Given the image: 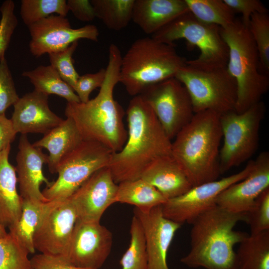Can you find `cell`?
Segmentation results:
<instances>
[{
	"instance_id": "obj_18",
	"label": "cell",
	"mask_w": 269,
	"mask_h": 269,
	"mask_svg": "<svg viewBox=\"0 0 269 269\" xmlns=\"http://www.w3.org/2000/svg\"><path fill=\"white\" fill-rule=\"evenodd\" d=\"M269 188V153L262 152L254 160L252 169L243 179L224 190L216 205L234 213L248 211L257 197Z\"/></svg>"
},
{
	"instance_id": "obj_36",
	"label": "cell",
	"mask_w": 269,
	"mask_h": 269,
	"mask_svg": "<svg viewBox=\"0 0 269 269\" xmlns=\"http://www.w3.org/2000/svg\"><path fill=\"white\" fill-rule=\"evenodd\" d=\"M245 222L250 226V235L269 230V188L257 197L246 212Z\"/></svg>"
},
{
	"instance_id": "obj_42",
	"label": "cell",
	"mask_w": 269,
	"mask_h": 269,
	"mask_svg": "<svg viewBox=\"0 0 269 269\" xmlns=\"http://www.w3.org/2000/svg\"><path fill=\"white\" fill-rule=\"evenodd\" d=\"M67 4L69 9L78 19L88 22L95 18L93 7L88 0H68Z\"/></svg>"
},
{
	"instance_id": "obj_9",
	"label": "cell",
	"mask_w": 269,
	"mask_h": 269,
	"mask_svg": "<svg viewBox=\"0 0 269 269\" xmlns=\"http://www.w3.org/2000/svg\"><path fill=\"white\" fill-rule=\"evenodd\" d=\"M265 112L261 101L242 113L232 111L220 115L223 138L219 157L221 174L247 161L256 152Z\"/></svg>"
},
{
	"instance_id": "obj_22",
	"label": "cell",
	"mask_w": 269,
	"mask_h": 269,
	"mask_svg": "<svg viewBox=\"0 0 269 269\" xmlns=\"http://www.w3.org/2000/svg\"><path fill=\"white\" fill-rule=\"evenodd\" d=\"M188 11L185 0H134L132 20L144 33L152 35Z\"/></svg>"
},
{
	"instance_id": "obj_44",
	"label": "cell",
	"mask_w": 269,
	"mask_h": 269,
	"mask_svg": "<svg viewBox=\"0 0 269 269\" xmlns=\"http://www.w3.org/2000/svg\"><path fill=\"white\" fill-rule=\"evenodd\" d=\"M7 232L6 231L5 228L0 223V237H3L6 235Z\"/></svg>"
},
{
	"instance_id": "obj_23",
	"label": "cell",
	"mask_w": 269,
	"mask_h": 269,
	"mask_svg": "<svg viewBox=\"0 0 269 269\" xmlns=\"http://www.w3.org/2000/svg\"><path fill=\"white\" fill-rule=\"evenodd\" d=\"M83 140L74 121L71 118H67L32 144L36 147L47 149L49 170L54 174L56 173L57 167L62 159Z\"/></svg>"
},
{
	"instance_id": "obj_24",
	"label": "cell",
	"mask_w": 269,
	"mask_h": 269,
	"mask_svg": "<svg viewBox=\"0 0 269 269\" xmlns=\"http://www.w3.org/2000/svg\"><path fill=\"white\" fill-rule=\"evenodd\" d=\"M10 145L0 152V223L8 228L19 219L22 198L17 193L15 168L9 162Z\"/></svg>"
},
{
	"instance_id": "obj_14",
	"label": "cell",
	"mask_w": 269,
	"mask_h": 269,
	"mask_svg": "<svg viewBox=\"0 0 269 269\" xmlns=\"http://www.w3.org/2000/svg\"><path fill=\"white\" fill-rule=\"evenodd\" d=\"M27 27L30 51L36 57L62 50L80 39L98 41L99 35L95 25L72 28L68 19L59 15H51Z\"/></svg>"
},
{
	"instance_id": "obj_27",
	"label": "cell",
	"mask_w": 269,
	"mask_h": 269,
	"mask_svg": "<svg viewBox=\"0 0 269 269\" xmlns=\"http://www.w3.org/2000/svg\"><path fill=\"white\" fill-rule=\"evenodd\" d=\"M239 244L236 269H269V230L249 235Z\"/></svg>"
},
{
	"instance_id": "obj_40",
	"label": "cell",
	"mask_w": 269,
	"mask_h": 269,
	"mask_svg": "<svg viewBox=\"0 0 269 269\" xmlns=\"http://www.w3.org/2000/svg\"><path fill=\"white\" fill-rule=\"evenodd\" d=\"M234 11L242 14L241 21L248 27L250 18L255 13H268V10L259 0H224Z\"/></svg>"
},
{
	"instance_id": "obj_34",
	"label": "cell",
	"mask_w": 269,
	"mask_h": 269,
	"mask_svg": "<svg viewBox=\"0 0 269 269\" xmlns=\"http://www.w3.org/2000/svg\"><path fill=\"white\" fill-rule=\"evenodd\" d=\"M29 254L8 232L0 237V269H33Z\"/></svg>"
},
{
	"instance_id": "obj_26",
	"label": "cell",
	"mask_w": 269,
	"mask_h": 269,
	"mask_svg": "<svg viewBox=\"0 0 269 269\" xmlns=\"http://www.w3.org/2000/svg\"><path fill=\"white\" fill-rule=\"evenodd\" d=\"M167 200L154 187L141 178L119 183L116 197V203L134 205L142 211L162 205Z\"/></svg>"
},
{
	"instance_id": "obj_41",
	"label": "cell",
	"mask_w": 269,
	"mask_h": 269,
	"mask_svg": "<svg viewBox=\"0 0 269 269\" xmlns=\"http://www.w3.org/2000/svg\"><path fill=\"white\" fill-rule=\"evenodd\" d=\"M30 261L33 269H89L75 267L62 258L42 254L34 255Z\"/></svg>"
},
{
	"instance_id": "obj_19",
	"label": "cell",
	"mask_w": 269,
	"mask_h": 269,
	"mask_svg": "<svg viewBox=\"0 0 269 269\" xmlns=\"http://www.w3.org/2000/svg\"><path fill=\"white\" fill-rule=\"evenodd\" d=\"M17 182L20 196L22 199L42 202L50 201L46 199L40 186L44 183L46 187L51 182L44 175L43 165L47 163L48 155L41 148L34 146L26 134H21L18 143V151L16 157Z\"/></svg>"
},
{
	"instance_id": "obj_25",
	"label": "cell",
	"mask_w": 269,
	"mask_h": 269,
	"mask_svg": "<svg viewBox=\"0 0 269 269\" xmlns=\"http://www.w3.org/2000/svg\"><path fill=\"white\" fill-rule=\"evenodd\" d=\"M51 201L42 202L22 199V211L18 220L9 226L8 233L13 236L29 254H33L35 249L33 237Z\"/></svg>"
},
{
	"instance_id": "obj_7",
	"label": "cell",
	"mask_w": 269,
	"mask_h": 269,
	"mask_svg": "<svg viewBox=\"0 0 269 269\" xmlns=\"http://www.w3.org/2000/svg\"><path fill=\"white\" fill-rule=\"evenodd\" d=\"M151 37L168 44L184 39L197 47L200 51L199 56L186 61L190 66L205 69L227 66L229 49L221 34V27L201 21L190 11L177 17Z\"/></svg>"
},
{
	"instance_id": "obj_15",
	"label": "cell",
	"mask_w": 269,
	"mask_h": 269,
	"mask_svg": "<svg viewBox=\"0 0 269 269\" xmlns=\"http://www.w3.org/2000/svg\"><path fill=\"white\" fill-rule=\"evenodd\" d=\"M111 232L100 222L77 220L70 246L67 261L81 268L99 269L112 249Z\"/></svg>"
},
{
	"instance_id": "obj_6",
	"label": "cell",
	"mask_w": 269,
	"mask_h": 269,
	"mask_svg": "<svg viewBox=\"0 0 269 269\" xmlns=\"http://www.w3.org/2000/svg\"><path fill=\"white\" fill-rule=\"evenodd\" d=\"M221 34L229 49L226 67L237 85L235 111L242 113L261 101L269 90V78L260 71L255 43L241 20L236 19L232 24L221 28Z\"/></svg>"
},
{
	"instance_id": "obj_32",
	"label": "cell",
	"mask_w": 269,
	"mask_h": 269,
	"mask_svg": "<svg viewBox=\"0 0 269 269\" xmlns=\"http://www.w3.org/2000/svg\"><path fill=\"white\" fill-rule=\"evenodd\" d=\"M69 11L65 0H22L20 14L28 26L54 13L66 17Z\"/></svg>"
},
{
	"instance_id": "obj_43",
	"label": "cell",
	"mask_w": 269,
	"mask_h": 269,
	"mask_svg": "<svg viewBox=\"0 0 269 269\" xmlns=\"http://www.w3.org/2000/svg\"><path fill=\"white\" fill-rule=\"evenodd\" d=\"M17 133L11 119L0 115V152L14 140Z\"/></svg>"
},
{
	"instance_id": "obj_21",
	"label": "cell",
	"mask_w": 269,
	"mask_h": 269,
	"mask_svg": "<svg viewBox=\"0 0 269 269\" xmlns=\"http://www.w3.org/2000/svg\"><path fill=\"white\" fill-rule=\"evenodd\" d=\"M140 178L154 187L167 200L184 194L192 187L172 155L154 160L143 171Z\"/></svg>"
},
{
	"instance_id": "obj_12",
	"label": "cell",
	"mask_w": 269,
	"mask_h": 269,
	"mask_svg": "<svg viewBox=\"0 0 269 269\" xmlns=\"http://www.w3.org/2000/svg\"><path fill=\"white\" fill-rule=\"evenodd\" d=\"M253 165L254 160H250L237 173L193 186L184 194L168 199L161 206L163 216L181 225L191 224L198 216L216 205L217 198L224 190L245 178Z\"/></svg>"
},
{
	"instance_id": "obj_4",
	"label": "cell",
	"mask_w": 269,
	"mask_h": 269,
	"mask_svg": "<svg viewBox=\"0 0 269 269\" xmlns=\"http://www.w3.org/2000/svg\"><path fill=\"white\" fill-rule=\"evenodd\" d=\"M220 115L206 110L195 113L171 143L172 155L192 187L216 180L220 176Z\"/></svg>"
},
{
	"instance_id": "obj_31",
	"label": "cell",
	"mask_w": 269,
	"mask_h": 269,
	"mask_svg": "<svg viewBox=\"0 0 269 269\" xmlns=\"http://www.w3.org/2000/svg\"><path fill=\"white\" fill-rule=\"evenodd\" d=\"M130 235L129 248L120 261L122 269H147L145 235L140 221L134 215L131 224Z\"/></svg>"
},
{
	"instance_id": "obj_10",
	"label": "cell",
	"mask_w": 269,
	"mask_h": 269,
	"mask_svg": "<svg viewBox=\"0 0 269 269\" xmlns=\"http://www.w3.org/2000/svg\"><path fill=\"white\" fill-rule=\"evenodd\" d=\"M113 153L100 143L83 140L60 162L57 179L42 194L49 201L69 198L95 172L108 166Z\"/></svg>"
},
{
	"instance_id": "obj_37",
	"label": "cell",
	"mask_w": 269,
	"mask_h": 269,
	"mask_svg": "<svg viewBox=\"0 0 269 269\" xmlns=\"http://www.w3.org/2000/svg\"><path fill=\"white\" fill-rule=\"evenodd\" d=\"M14 7V3L11 0H5L0 7V61L4 57L5 51L18 24Z\"/></svg>"
},
{
	"instance_id": "obj_13",
	"label": "cell",
	"mask_w": 269,
	"mask_h": 269,
	"mask_svg": "<svg viewBox=\"0 0 269 269\" xmlns=\"http://www.w3.org/2000/svg\"><path fill=\"white\" fill-rule=\"evenodd\" d=\"M77 220L75 209L69 198L51 201L33 237L35 250L67 261Z\"/></svg>"
},
{
	"instance_id": "obj_8",
	"label": "cell",
	"mask_w": 269,
	"mask_h": 269,
	"mask_svg": "<svg viewBox=\"0 0 269 269\" xmlns=\"http://www.w3.org/2000/svg\"><path fill=\"white\" fill-rule=\"evenodd\" d=\"M175 78L187 90L195 113L210 110L221 115L235 110L237 85L226 67L205 69L186 63Z\"/></svg>"
},
{
	"instance_id": "obj_35",
	"label": "cell",
	"mask_w": 269,
	"mask_h": 269,
	"mask_svg": "<svg viewBox=\"0 0 269 269\" xmlns=\"http://www.w3.org/2000/svg\"><path fill=\"white\" fill-rule=\"evenodd\" d=\"M78 45V41H75L62 50L48 54L50 65L72 89L80 76L74 68L72 59Z\"/></svg>"
},
{
	"instance_id": "obj_39",
	"label": "cell",
	"mask_w": 269,
	"mask_h": 269,
	"mask_svg": "<svg viewBox=\"0 0 269 269\" xmlns=\"http://www.w3.org/2000/svg\"><path fill=\"white\" fill-rule=\"evenodd\" d=\"M106 74V69L102 68L96 73H87L79 76L73 89L80 102H87L92 92L97 88H101L105 81Z\"/></svg>"
},
{
	"instance_id": "obj_2",
	"label": "cell",
	"mask_w": 269,
	"mask_h": 269,
	"mask_svg": "<svg viewBox=\"0 0 269 269\" xmlns=\"http://www.w3.org/2000/svg\"><path fill=\"white\" fill-rule=\"evenodd\" d=\"M122 54L111 44L105 81L97 95L87 102L67 103L65 114L75 123L83 140L96 141L113 153L121 150L127 138L124 118L125 113L114 98L119 82Z\"/></svg>"
},
{
	"instance_id": "obj_20",
	"label": "cell",
	"mask_w": 269,
	"mask_h": 269,
	"mask_svg": "<svg viewBox=\"0 0 269 269\" xmlns=\"http://www.w3.org/2000/svg\"><path fill=\"white\" fill-rule=\"evenodd\" d=\"M48 97L34 90L19 98L13 105L11 119L17 133L45 134L63 121L50 109Z\"/></svg>"
},
{
	"instance_id": "obj_30",
	"label": "cell",
	"mask_w": 269,
	"mask_h": 269,
	"mask_svg": "<svg viewBox=\"0 0 269 269\" xmlns=\"http://www.w3.org/2000/svg\"><path fill=\"white\" fill-rule=\"evenodd\" d=\"M189 11L198 20L221 28L232 24L234 11L224 0H185Z\"/></svg>"
},
{
	"instance_id": "obj_38",
	"label": "cell",
	"mask_w": 269,
	"mask_h": 269,
	"mask_svg": "<svg viewBox=\"0 0 269 269\" xmlns=\"http://www.w3.org/2000/svg\"><path fill=\"white\" fill-rule=\"evenodd\" d=\"M5 57L0 61V115L19 99Z\"/></svg>"
},
{
	"instance_id": "obj_17",
	"label": "cell",
	"mask_w": 269,
	"mask_h": 269,
	"mask_svg": "<svg viewBox=\"0 0 269 269\" xmlns=\"http://www.w3.org/2000/svg\"><path fill=\"white\" fill-rule=\"evenodd\" d=\"M162 205L148 211L136 208L134 215L143 227L147 254V269H170L167 265L169 248L181 225L165 217Z\"/></svg>"
},
{
	"instance_id": "obj_28",
	"label": "cell",
	"mask_w": 269,
	"mask_h": 269,
	"mask_svg": "<svg viewBox=\"0 0 269 269\" xmlns=\"http://www.w3.org/2000/svg\"><path fill=\"white\" fill-rule=\"evenodd\" d=\"M22 75L28 78L36 91L46 95L54 94L67 100V103H79L73 89L65 82L50 65H40L33 70L24 71Z\"/></svg>"
},
{
	"instance_id": "obj_5",
	"label": "cell",
	"mask_w": 269,
	"mask_h": 269,
	"mask_svg": "<svg viewBox=\"0 0 269 269\" xmlns=\"http://www.w3.org/2000/svg\"><path fill=\"white\" fill-rule=\"evenodd\" d=\"M186 61L177 53L174 43L140 38L122 57L119 82L129 95H139L148 87L175 77Z\"/></svg>"
},
{
	"instance_id": "obj_11",
	"label": "cell",
	"mask_w": 269,
	"mask_h": 269,
	"mask_svg": "<svg viewBox=\"0 0 269 269\" xmlns=\"http://www.w3.org/2000/svg\"><path fill=\"white\" fill-rule=\"evenodd\" d=\"M140 95L149 104L171 140L194 115L187 90L175 77L148 87Z\"/></svg>"
},
{
	"instance_id": "obj_3",
	"label": "cell",
	"mask_w": 269,
	"mask_h": 269,
	"mask_svg": "<svg viewBox=\"0 0 269 269\" xmlns=\"http://www.w3.org/2000/svg\"><path fill=\"white\" fill-rule=\"evenodd\" d=\"M246 213H234L218 205L209 209L191 224L190 249L180 262L189 268L206 269H236L234 246L249 235L236 231Z\"/></svg>"
},
{
	"instance_id": "obj_1",
	"label": "cell",
	"mask_w": 269,
	"mask_h": 269,
	"mask_svg": "<svg viewBox=\"0 0 269 269\" xmlns=\"http://www.w3.org/2000/svg\"><path fill=\"white\" fill-rule=\"evenodd\" d=\"M128 135L107 166L116 183L135 180L156 159L172 155L168 137L151 107L140 95L134 96L126 111Z\"/></svg>"
},
{
	"instance_id": "obj_16",
	"label": "cell",
	"mask_w": 269,
	"mask_h": 269,
	"mask_svg": "<svg viewBox=\"0 0 269 269\" xmlns=\"http://www.w3.org/2000/svg\"><path fill=\"white\" fill-rule=\"evenodd\" d=\"M118 187L107 166L95 172L69 198L77 219L100 222L106 210L116 203Z\"/></svg>"
},
{
	"instance_id": "obj_29",
	"label": "cell",
	"mask_w": 269,
	"mask_h": 269,
	"mask_svg": "<svg viewBox=\"0 0 269 269\" xmlns=\"http://www.w3.org/2000/svg\"><path fill=\"white\" fill-rule=\"evenodd\" d=\"M90 2L96 17L111 30L125 28L132 19L134 0H91Z\"/></svg>"
},
{
	"instance_id": "obj_33",
	"label": "cell",
	"mask_w": 269,
	"mask_h": 269,
	"mask_svg": "<svg viewBox=\"0 0 269 269\" xmlns=\"http://www.w3.org/2000/svg\"><path fill=\"white\" fill-rule=\"evenodd\" d=\"M248 29L255 43L260 60V69L269 72V16L268 13L257 12L251 16Z\"/></svg>"
}]
</instances>
